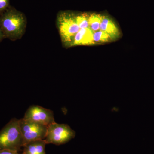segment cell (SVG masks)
Listing matches in <instances>:
<instances>
[{
    "mask_svg": "<svg viewBox=\"0 0 154 154\" xmlns=\"http://www.w3.org/2000/svg\"><path fill=\"white\" fill-rule=\"evenodd\" d=\"M26 19L25 15L10 7L0 14V28L5 36L13 41L20 39L25 33Z\"/></svg>",
    "mask_w": 154,
    "mask_h": 154,
    "instance_id": "1",
    "label": "cell"
},
{
    "mask_svg": "<svg viewBox=\"0 0 154 154\" xmlns=\"http://www.w3.org/2000/svg\"><path fill=\"white\" fill-rule=\"evenodd\" d=\"M24 144L19 119H12L0 131V150H9L19 152Z\"/></svg>",
    "mask_w": 154,
    "mask_h": 154,
    "instance_id": "2",
    "label": "cell"
},
{
    "mask_svg": "<svg viewBox=\"0 0 154 154\" xmlns=\"http://www.w3.org/2000/svg\"><path fill=\"white\" fill-rule=\"evenodd\" d=\"M75 14L68 11H61L57 19L59 33L65 45L71 47L74 38L80 30L76 21Z\"/></svg>",
    "mask_w": 154,
    "mask_h": 154,
    "instance_id": "3",
    "label": "cell"
},
{
    "mask_svg": "<svg viewBox=\"0 0 154 154\" xmlns=\"http://www.w3.org/2000/svg\"><path fill=\"white\" fill-rule=\"evenodd\" d=\"M75 132L66 124L55 122L48 126L47 134L45 140L48 144L60 145L68 142L75 137Z\"/></svg>",
    "mask_w": 154,
    "mask_h": 154,
    "instance_id": "4",
    "label": "cell"
},
{
    "mask_svg": "<svg viewBox=\"0 0 154 154\" xmlns=\"http://www.w3.org/2000/svg\"><path fill=\"white\" fill-rule=\"evenodd\" d=\"M19 125L24 146L32 141L44 140L46 137L48 128L46 125L24 118L19 119Z\"/></svg>",
    "mask_w": 154,
    "mask_h": 154,
    "instance_id": "5",
    "label": "cell"
},
{
    "mask_svg": "<svg viewBox=\"0 0 154 154\" xmlns=\"http://www.w3.org/2000/svg\"><path fill=\"white\" fill-rule=\"evenodd\" d=\"M23 118L47 126L55 122L52 110L38 105L30 106Z\"/></svg>",
    "mask_w": 154,
    "mask_h": 154,
    "instance_id": "6",
    "label": "cell"
},
{
    "mask_svg": "<svg viewBox=\"0 0 154 154\" xmlns=\"http://www.w3.org/2000/svg\"><path fill=\"white\" fill-rule=\"evenodd\" d=\"M94 44V32L91 28H88L80 29L75 36L71 46Z\"/></svg>",
    "mask_w": 154,
    "mask_h": 154,
    "instance_id": "7",
    "label": "cell"
},
{
    "mask_svg": "<svg viewBox=\"0 0 154 154\" xmlns=\"http://www.w3.org/2000/svg\"><path fill=\"white\" fill-rule=\"evenodd\" d=\"M100 30L107 33L112 38V40L119 38L120 32L116 24L112 19L104 16L100 26Z\"/></svg>",
    "mask_w": 154,
    "mask_h": 154,
    "instance_id": "8",
    "label": "cell"
},
{
    "mask_svg": "<svg viewBox=\"0 0 154 154\" xmlns=\"http://www.w3.org/2000/svg\"><path fill=\"white\" fill-rule=\"evenodd\" d=\"M46 144L45 140L30 141L23 146L22 154H46L45 148Z\"/></svg>",
    "mask_w": 154,
    "mask_h": 154,
    "instance_id": "9",
    "label": "cell"
},
{
    "mask_svg": "<svg viewBox=\"0 0 154 154\" xmlns=\"http://www.w3.org/2000/svg\"><path fill=\"white\" fill-rule=\"evenodd\" d=\"M104 16L100 14H89L88 23L89 28L93 32H96L100 30V26Z\"/></svg>",
    "mask_w": 154,
    "mask_h": 154,
    "instance_id": "10",
    "label": "cell"
},
{
    "mask_svg": "<svg viewBox=\"0 0 154 154\" xmlns=\"http://www.w3.org/2000/svg\"><path fill=\"white\" fill-rule=\"evenodd\" d=\"M112 40L110 36L104 31L99 30L94 32V41L95 44L105 43Z\"/></svg>",
    "mask_w": 154,
    "mask_h": 154,
    "instance_id": "11",
    "label": "cell"
},
{
    "mask_svg": "<svg viewBox=\"0 0 154 154\" xmlns=\"http://www.w3.org/2000/svg\"><path fill=\"white\" fill-rule=\"evenodd\" d=\"M89 14L81 13L75 15L76 21L80 29L89 28L88 23Z\"/></svg>",
    "mask_w": 154,
    "mask_h": 154,
    "instance_id": "12",
    "label": "cell"
},
{
    "mask_svg": "<svg viewBox=\"0 0 154 154\" xmlns=\"http://www.w3.org/2000/svg\"><path fill=\"white\" fill-rule=\"evenodd\" d=\"M10 7L9 0H0V14L5 12Z\"/></svg>",
    "mask_w": 154,
    "mask_h": 154,
    "instance_id": "13",
    "label": "cell"
},
{
    "mask_svg": "<svg viewBox=\"0 0 154 154\" xmlns=\"http://www.w3.org/2000/svg\"><path fill=\"white\" fill-rule=\"evenodd\" d=\"M0 154H19L18 152L9 150H0Z\"/></svg>",
    "mask_w": 154,
    "mask_h": 154,
    "instance_id": "14",
    "label": "cell"
},
{
    "mask_svg": "<svg viewBox=\"0 0 154 154\" xmlns=\"http://www.w3.org/2000/svg\"><path fill=\"white\" fill-rule=\"evenodd\" d=\"M4 38H5V36H4V34H3L2 30H1V28H0V42H1Z\"/></svg>",
    "mask_w": 154,
    "mask_h": 154,
    "instance_id": "15",
    "label": "cell"
},
{
    "mask_svg": "<svg viewBox=\"0 0 154 154\" xmlns=\"http://www.w3.org/2000/svg\"></svg>",
    "mask_w": 154,
    "mask_h": 154,
    "instance_id": "16",
    "label": "cell"
}]
</instances>
